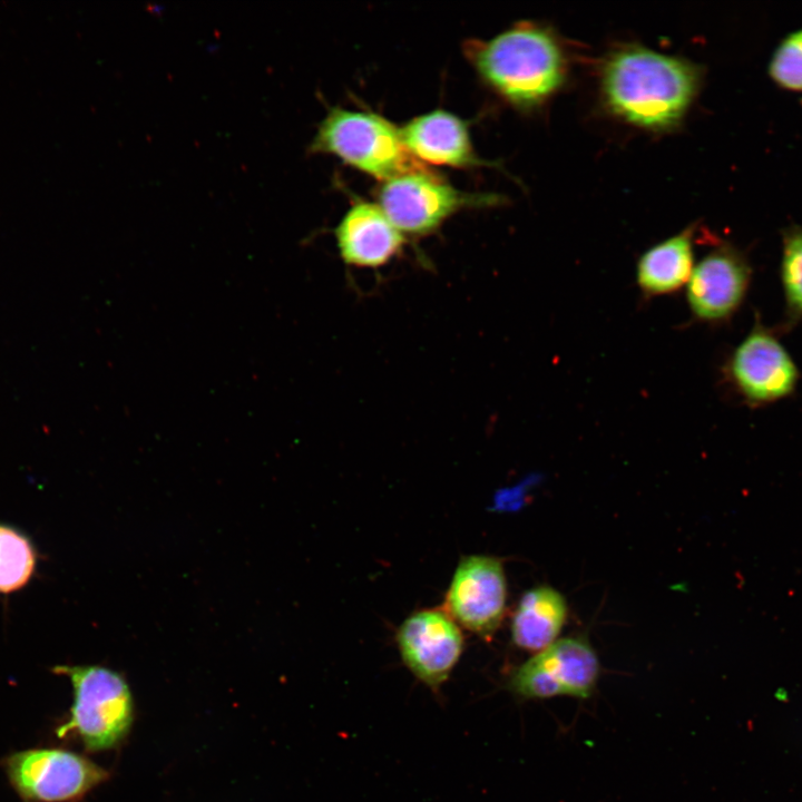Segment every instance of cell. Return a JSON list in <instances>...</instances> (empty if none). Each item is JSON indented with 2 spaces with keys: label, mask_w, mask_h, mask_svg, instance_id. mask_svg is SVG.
Here are the masks:
<instances>
[{
  "label": "cell",
  "mask_w": 802,
  "mask_h": 802,
  "mask_svg": "<svg viewBox=\"0 0 802 802\" xmlns=\"http://www.w3.org/2000/svg\"><path fill=\"white\" fill-rule=\"evenodd\" d=\"M696 67L684 59L642 47L616 51L603 69L607 106L625 120L662 129L684 115L698 87Z\"/></svg>",
  "instance_id": "obj_1"
},
{
  "label": "cell",
  "mask_w": 802,
  "mask_h": 802,
  "mask_svg": "<svg viewBox=\"0 0 802 802\" xmlns=\"http://www.w3.org/2000/svg\"><path fill=\"white\" fill-rule=\"evenodd\" d=\"M463 51L481 80L519 107L534 106L564 81L566 62L554 37L528 22L488 39H469Z\"/></svg>",
  "instance_id": "obj_2"
},
{
  "label": "cell",
  "mask_w": 802,
  "mask_h": 802,
  "mask_svg": "<svg viewBox=\"0 0 802 802\" xmlns=\"http://www.w3.org/2000/svg\"><path fill=\"white\" fill-rule=\"evenodd\" d=\"M307 151L334 155L382 182L430 170L409 151L394 124L374 113L342 107L329 109Z\"/></svg>",
  "instance_id": "obj_3"
},
{
  "label": "cell",
  "mask_w": 802,
  "mask_h": 802,
  "mask_svg": "<svg viewBox=\"0 0 802 802\" xmlns=\"http://www.w3.org/2000/svg\"><path fill=\"white\" fill-rule=\"evenodd\" d=\"M74 688L69 718L57 728L60 737L75 734L89 752L118 746L134 722V701L126 679L99 665H59Z\"/></svg>",
  "instance_id": "obj_4"
},
{
  "label": "cell",
  "mask_w": 802,
  "mask_h": 802,
  "mask_svg": "<svg viewBox=\"0 0 802 802\" xmlns=\"http://www.w3.org/2000/svg\"><path fill=\"white\" fill-rule=\"evenodd\" d=\"M378 205L402 233L413 236L434 232L448 217L467 207L498 204L491 194L460 190L432 170L403 174L383 180L376 192Z\"/></svg>",
  "instance_id": "obj_5"
},
{
  "label": "cell",
  "mask_w": 802,
  "mask_h": 802,
  "mask_svg": "<svg viewBox=\"0 0 802 802\" xmlns=\"http://www.w3.org/2000/svg\"><path fill=\"white\" fill-rule=\"evenodd\" d=\"M1 765L23 802H75L109 776L85 756L58 747L17 751Z\"/></svg>",
  "instance_id": "obj_6"
},
{
  "label": "cell",
  "mask_w": 802,
  "mask_h": 802,
  "mask_svg": "<svg viewBox=\"0 0 802 802\" xmlns=\"http://www.w3.org/2000/svg\"><path fill=\"white\" fill-rule=\"evenodd\" d=\"M600 674L598 656L583 636L557 639L547 648L516 667L508 689L522 700L556 696L589 698Z\"/></svg>",
  "instance_id": "obj_7"
},
{
  "label": "cell",
  "mask_w": 802,
  "mask_h": 802,
  "mask_svg": "<svg viewBox=\"0 0 802 802\" xmlns=\"http://www.w3.org/2000/svg\"><path fill=\"white\" fill-rule=\"evenodd\" d=\"M724 374L740 398L752 407L789 397L799 381L796 364L785 346L757 320L732 351Z\"/></svg>",
  "instance_id": "obj_8"
},
{
  "label": "cell",
  "mask_w": 802,
  "mask_h": 802,
  "mask_svg": "<svg viewBox=\"0 0 802 802\" xmlns=\"http://www.w3.org/2000/svg\"><path fill=\"white\" fill-rule=\"evenodd\" d=\"M506 602L502 561L487 555L461 557L446 593L443 610L459 626L489 640L503 620Z\"/></svg>",
  "instance_id": "obj_9"
},
{
  "label": "cell",
  "mask_w": 802,
  "mask_h": 802,
  "mask_svg": "<svg viewBox=\"0 0 802 802\" xmlns=\"http://www.w3.org/2000/svg\"><path fill=\"white\" fill-rule=\"evenodd\" d=\"M395 642L403 664L434 693L450 677L464 647L460 626L439 608L408 616L397 630Z\"/></svg>",
  "instance_id": "obj_10"
},
{
  "label": "cell",
  "mask_w": 802,
  "mask_h": 802,
  "mask_svg": "<svg viewBox=\"0 0 802 802\" xmlns=\"http://www.w3.org/2000/svg\"><path fill=\"white\" fill-rule=\"evenodd\" d=\"M751 277V266L737 250L722 246L707 253L685 286L693 319L706 324L728 321L743 303Z\"/></svg>",
  "instance_id": "obj_11"
},
{
  "label": "cell",
  "mask_w": 802,
  "mask_h": 802,
  "mask_svg": "<svg viewBox=\"0 0 802 802\" xmlns=\"http://www.w3.org/2000/svg\"><path fill=\"white\" fill-rule=\"evenodd\" d=\"M335 239L345 264L378 268L402 248L404 236L375 203L356 202L335 227Z\"/></svg>",
  "instance_id": "obj_12"
},
{
  "label": "cell",
  "mask_w": 802,
  "mask_h": 802,
  "mask_svg": "<svg viewBox=\"0 0 802 802\" xmlns=\"http://www.w3.org/2000/svg\"><path fill=\"white\" fill-rule=\"evenodd\" d=\"M402 140L421 163L467 168L483 164L473 150L468 125L459 116L438 108L400 127Z\"/></svg>",
  "instance_id": "obj_13"
},
{
  "label": "cell",
  "mask_w": 802,
  "mask_h": 802,
  "mask_svg": "<svg viewBox=\"0 0 802 802\" xmlns=\"http://www.w3.org/2000/svg\"><path fill=\"white\" fill-rule=\"evenodd\" d=\"M694 265L693 231L685 228L639 256L635 282L647 299L671 295L686 286Z\"/></svg>",
  "instance_id": "obj_14"
},
{
  "label": "cell",
  "mask_w": 802,
  "mask_h": 802,
  "mask_svg": "<svg viewBox=\"0 0 802 802\" xmlns=\"http://www.w3.org/2000/svg\"><path fill=\"white\" fill-rule=\"evenodd\" d=\"M568 615L565 597L546 585L528 589L520 597L511 618L512 643L538 653L558 639Z\"/></svg>",
  "instance_id": "obj_15"
},
{
  "label": "cell",
  "mask_w": 802,
  "mask_h": 802,
  "mask_svg": "<svg viewBox=\"0 0 802 802\" xmlns=\"http://www.w3.org/2000/svg\"><path fill=\"white\" fill-rule=\"evenodd\" d=\"M36 555L29 539L18 530L0 525V593L23 587L33 574Z\"/></svg>",
  "instance_id": "obj_16"
},
{
  "label": "cell",
  "mask_w": 802,
  "mask_h": 802,
  "mask_svg": "<svg viewBox=\"0 0 802 802\" xmlns=\"http://www.w3.org/2000/svg\"><path fill=\"white\" fill-rule=\"evenodd\" d=\"M781 283L790 324L802 320V228L789 232L783 241Z\"/></svg>",
  "instance_id": "obj_17"
},
{
  "label": "cell",
  "mask_w": 802,
  "mask_h": 802,
  "mask_svg": "<svg viewBox=\"0 0 802 802\" xmlns=\"http://www.w3.org/2000/svg\"><path fill=\"white\" fill-rule=\"evenodd\" d=\"M769 70L781 87L802 91V29L782 41L773 55Z\"/></svg>",
  "instance_id": "obj_18"
}]
</instances>
